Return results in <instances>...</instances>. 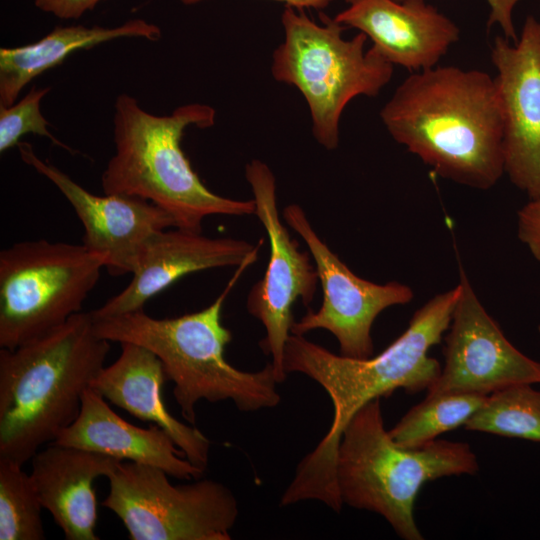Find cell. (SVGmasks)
Instances as JSON below:
<instances>
[{"label": "cell", "instance_id": "15", "mask_svg": "<svg viewBox=\"0 0 540 540\" xmlns=\"http://www.w3.org/2000/svg\"><path fill=\"white\" fill-rule=\"evenodd\" d=\"M262 241L254 245L242 239L213 238L180 228L165 229L145 247L129 284L90 314L98 319L141 310L149 299L187 274L238 267L256 257Z\"/></svg>", "mask_w": 540, "mask_h": 540}, {"label": "cell", "instance_id": "23", "mask_svg": "<svg viewBox=\"0 0 540 540\" xmlns=\"http://www.w3.org/2000/svg\"><path fill=\"white\" fill-rule=\"evenodd\" d=\"M42 504L23 465L0 459V540H43Z\"/></svg>", "mask_w": 540, "mask_h": 540}, {"label": "cell", "instance_id": "19", "mask_svg": "<svg viewBox=\"0 0 540 540\" xmlns=\"http://www.w3.org/2000/svg\"><path fill=\"white\" fill-rule=\"evenodd\" d=\"M120 345L118 359L104 366L90 387L134 417L160 426L186 459L205 471L210 441L199 429L168 412L161 395L167 378L159 358L143 346L128 342Z\"/></svg>", "mask_w": 540, "mask_h": 540}, {"label": "cell", "instance_id": "16", "mask_svg": "<svg viewBox=\"0 0 540 540\" xmlns=\"http://www.w3.org/2000/svg\"><path fill=\"white\" fill-rule=\"evenodd\" d=\"M335 16L345 27L358 29L387 62L410 71L435 67L459 40L458 26L425 0H345Z\"/></svg>", "mask_w": 540, "mask_h": 540}, {"label": "cell", "instance_id": "25", "mask_svg": "<svg viewBox=\"0 0 540 540\" xmlns=\"http://www.w3.org/2000/svg\"><path fill=\"white\" fill-rule=\"evenodd\" d=\"M517 236L540 262V197L530 198L517 213Z\"/></svg>", "mask_w": 540, "mask_h": 540}, {"label": "cell", "instance_id": "26", "mask_svg": "<svg viewBox=\"0 0 540 540\" xmlns=\"http://www.w3.org/2000/svg\"><path fill=\"white\" fill-rule=\"evenodd\" d=\"M401 2L403 0H395ZM521 0H486L490 6V15L487 20V27L497 24L503 31L504 37L517 42L518 37L513 22V11L517 3Z\"/></svg>", "mask_w": 540, "mask_h": 540}, {"label": "cell", "instance_id": "7", "mask_svg": "<svg viewBox=\"0 0 540 540\" xmlns=\"http://www.w3.org/2000/svg\"><path fill=\"white\" fill-rule=\"evenodd\" d=\"M318 24L303 9L285 6L281 15L283 42L272 55L271 73L303 95L312 120L315 140L327 150L339 143V124L347 104L355 97L379 94L392 78L393 65L360 32L345 39L347 27L324 13Z\"/></svg>", "mask_w": 540, "mask_h": 540}, {"label": "cell", "instance_id": "22", "mask_svg": "<svg viewBox=\"0 0 540 540\" xmlns=\"http://www.w3.org/2000/svg\"><path fill=\"white\" fill-rule=\"evenodd\" d=\"M464 426L470 431L540 442V391L527 383L498 390Z\"/></svg>", "mask_w": 540, "mask_h": 540}, {"label": "cell", "instance_id": "10", "mask_svg": "<svg viewBox=\"0 0 540 540\" xmlns=\"http://www.w3.org/2000/svg\"><path fill=\"white\" fill-rule=\"evenodd\" d=\"M245 178L255 202V216L264 227L270 254L263 277L250 289L246 307L264 326L260 341L263 352L272 357L278 383L287 377L283 368L284 349L293 322V305L298 299L309 307L319 282L310 254L301 251L283 224L277 206L276 179L270 167L259 159L245 165Z\"/></svg>", "mask_w": 540, "mask_h": 540}, {"label": "cell", "instance_id": "14", "mask_svg": "<svg viewBox=\"0 0 540 540\" xmlns=\"http://www.w3.org/2000/svg\"><path fill=\"white\" fill-rule=\"evenodd\" d=\"M491 60L498 71L505 173L529 199L540 197V22L528 16L515 43L495 37Z\"/></svg>", "mask_w": 540, "mask_h": 540}, {"label": "cell", "instance_id": "12", "mask_svg": "<svg viewBox=\"0 0 540 540\" xmlns=\"http://www.w3.org/2000/svg\"><path fill=\"white\" fill-rule=\"evenodd\" d=\"M458 285L459 296L445 338L444 367L427 395L489 396L512 385L540 383V362L506 338L462 269Z\"/></svg>", "mask_w": 540, "mask_h": 540}, {"label": "cell", "instance_id": "5", "mask_svg": "<svg viewBox=\"0 0 540 540\" xmlns=\"http://www.w3.org/2000/svg\"><path fill=\"white\" fill-rule=\"evenodd\" d=\"M215 120V109L206 104H185L160 116L120 94L113 117L115 153L101 176L104 193L148 200L173 218L175 228L195 232H202L211 215H254L253 198H227L206 187L181 147L186 128H209Z\"/></svg>", "mask_w": 540, "mask_h": 540}, {"label": "cell", "instance_id": "2", "mask_svg": "<svg viewBox=\"0 0 540 540\" xmlns=\"http://www.w3.org/2000/svg\"><path fill=\"white\" fill-rule=\"evenodd\" d=\"M391 137L439 176L487 190L505 173L495 78L435 66L407 77L380 111Z\"/></svg>", "mask_w": 540, "mask_h": 540}, {"label": "cell", "instance_id": "18", "mask_svg": "<svg viewBox=\"0 0 540 540\" xmlns=\"http://www.w3.org/2000/svg\"><path fill=\"white\" fill-rule=\"evenodd\" d=\"M52 443L154 466L178 479H199L204 471L188 459L169 434L156 424L134 426L116 414L107 400L89 387L77 419Z\"/></svg>", "mask_w": 540, "mask_h": 540}, {"label": "cell", "instance_id": "17", "mask_svg": "<svg viewBox=\"0 0 540 540\" xmlns=\"http://www.w3.org/2000/svg\"><path fill=\"white\" fill-rule=\"evenodd\" d=\"M123 460L72 446L50 443L31 458L30 477L42 507L67 540H98L93 486Z\"/></svg>", "mask_w": 540, "mask_h": 540}, {"label": "cell", "instance_id": "4", "mask_svg": "<svg viewBox=\"0 0 540 540\" xmlns=\"http://www.w3.org/2000/svg\"><path fill=\"white\" fill-rule=\"evenodd\" d=\"M257 259L238 266L223 292L206 308L173 318H154L143 309L94 319L96 334L110 342L134 343L153 352L161 361L167 381L183 418L194 425L200 400H231L243 412L274 408L281 396L272 363L247 372L232 366L225 347L232 332L222 323V308L241 273Z\"/></svg>", "mask_w": 540, "mask_h": 540}, {"label": "cell", "instance_id": "20", "mask_svg": "<svg viewBox=\"0 0 540 540\" xmlns=\"http://www.w3.org/2000/svg\"><path fill=\"white\" fill-rule=\"evenodd\" d=\"M157 41L160 28L143 19H133L107 28L83 25L58 26L38 41L0 49V107L14 104L23 88L43 72L61 64L72 53L118 38Z\"/></svg>", "mask_w": 540, "mask_h": 540}, {"label": "cell", "instance_id": "24", "mask_svg": "<svg viewBox=\"0 0 540 540\" xmlns=\"http://www.w3.org/2000/svg\"><path fill=\"white\" fill-rule=\"evenodd\" d=\"M50 88L32 87L18 102L0 107V152L17 146L20 138L26 134L45 136L54 144L69 151L70 148L59 141L48 130L49 122L40 111V102Z\"/></svg>", "mask_w": 540, "mask_h": 540}, {"label": "cell", "instance_id": "11", "mask_svg": "<svg viewBox=\"0 0 540 540\" xmlns=\"http://www.w3.org/2000/svg\"><path fill=\"white\" fill-rule=\"evenodd\" d=\"M282 217L306 243L323 292L321 307L317 311L309 308L294 321L291 334L324 329L337 339L341 355L356 359L373 356L371 329L375 319L388 307L408 304L413 290L397 281L378 284L357 276L319 237L298 204L284 207Z\"/></svg>", "mask_w": 540, "mask_h": 540}, {"label": "cell", "instance_id": "9", "mask_svg": "<svg viewBox=\"0 0 540 540\" xmlns=\"http://www.w3.org/2000/svg\"><path fill=\"white\" fill-rule=\"evenodd\" d=\"M160 468L121 461L107 476L102 506L132 540H230L238 514L233 492L213 479L173 485Z\"/></svg>", "mask_w": 540, "mask_h": 540}, {"label": "cell", "instance_id": "3", "mask_svg": "<svg viewBox=\"0 0 540 540\" xmlns=\"http://www.w3.org/2000/svg\"><path fill=\"white\" fill-rule=\"evenodd\" d=\"M110 341L90 312L14 349L0 350V459L24 464L79 416L82 398L104 368Z\"/></svg>", "mask_w": 540, "mask_h": 540}, {"label": "cell", "instance_id": "6", "mask_svg": "<svg viewBox=\"0 0 540 540\" xmlns=\"http://www.w3.org/2000/svg\"><path fill=\"white\" fill-rule=\"evenodd\" d=\"M467 443L434 440L419 448L397 445L384 427L380 398L363 405L345 426L336 457L340 499L385 518L405 540H422L413 515L421 487L444 476L475 474Z\"/></svg>", "mask_w": 540, "mask_h": 540}, {"label": "cell", "instance_id": "8", "mask_svg": "<svg viewBox=\"0 0 540 540\" xmlns=\"http://www.w3.org/2000/svg\"><path fill=\"white\" fill-rule=\"evenodd\" d=\"M106 258L83 244L45 239L0 252V347L14 349L82 311Z\"/></svg>", "mask_w": 540, "mask_h": 540}, {"label": "cell", "instance_id": "13", "mask_svg": "<svg viewBox=\"0 0 540 540\" xmlns=\"http://www.w3.org/2000/svg\"><path fill=\"white\" fill-rule=\"evenodd\" d=\"M17 147L22 161L52 182L71 204L84 228L82 244L106 258L110 275L132 274L151 239L175 228L173 218L154 203L125 194L95 195L43 161L30 143L19 142Z\"/></svg>", "mask_w": 540, "mask_h": 540}, {"label": "cell", "instance_id": "1", "mask_svg": "<svg viewBox=\"0 0 540 540\" xmlns=\"http://www.w3.org/2000/svg\"><path fill=\"white\" fill-rule=\"evenodd\" d=\"M459 285L435 295L412 316L407 329L376 356L356 359L335 354L304 335L287 340L283 368L301 373L324 388L333 404V420L326 435L298 464L281 496L280 505L318 500L335 512L343 503L336 482V457L342 432L353 415L369 401L402 388L407 393L427 390L441 372L428 355L449 329Z\"/></svg>", "mask_w": 540, "mask_h": 540}, {"label": "cell", "instance_id": "27", "mask_svg": "<svg viewBox=\"0 0 540 540\" xmlns=\"http://www.w3.org/2000/svg\"><path fill=\"white\" fill-rule=\"evenodd\" d=\"M101 0H35V5L44 12L62 19H77L93 9Z\"/></svg>", "mask_w": 540, "mask_h": 540}, {"label": "cell", "instance_id": "28", "mask_svg": "<svg viewBox=\"0 0 540 540\" xmlns=\"http://www.w3.org/2000/svg\"><path fill=\"white\" fill-rule=\"evenodd\" d=\"M185 5H192L203 0H178ZM284 3L285 6H290L296 9H317L322 10L329 6L335 0H273Z\"/></svg>", "mask_w": 540, "mask_h": 540}, {"label": "cell", "instance_id": "21", "mask_svg": "<svg viewBox=\"0 0 540 540\" xmlns=\"http://www.w3.org/2000/svg\"><path fill=\"white\" fill-rule=\"evenodd\" d=\"M488 396L465 393L427 395L389 431L404 448H419L442 433L465 423L484 405Z\"/></svg>", "mask_w": 540, "mask_h": 540}]
</instances>
